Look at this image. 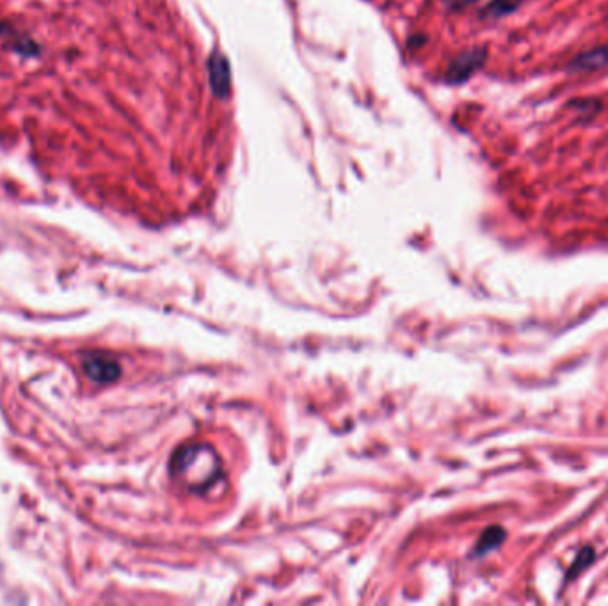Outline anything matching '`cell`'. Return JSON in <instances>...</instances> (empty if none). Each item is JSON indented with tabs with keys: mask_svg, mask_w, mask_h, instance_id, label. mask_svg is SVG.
<instances>
[{
	"mask_svg": "<svg viewBox=\"0 0 608 606\" xmlns=\"http://www.w3.org/2000/svg\"><path fill=\"white\" fill-rule=\"evenodd\" d=\"M173 475L184 480L192 489H207L221 475V461L214 448L207 445H189L180 448L173 457Z\"/></svg>",
	"mask_w": 608,
	"mask_h": 606,
	"instance_id": "obj_1",
	"label": "cell"
},
{
	"mask_svg": "<svg viewBox=\"0 0 608 606\" xmlns=\"http://www.w3.org/2000/svg\"><path fill=\"white\" fill-rule=\"evenodd\" d=\"M84 372L98 384L114 383L121 375L120 363L107 354H89L84 359Z\"/></svg>",
	"mask_w": 608,
	"mask_h": 606,
	"instance_id": "obj_2",
	"label": "cell"
},
{
	"mask_svg": "<svg viewBox=\"0 0 608 606\" xmlns=\"http://www.w3.org/2000/svg\"><path fill=\"white\" fill-rule=\"evenodd\" d=\"M486 61V48H473L470 52H464L463 56L457 57L448 68L447 79L450 84H463L479 70Z\"/></svg>",
	"mask_w": 608,
	"mask_h": 606,
	"instance_id": "obj_3",
	"label": "cell"
},
{
	"mask_svg": "<svg viewBox=\"0 0 608 606\" xmlns=\"http://www.w3.org/2000/svg\"><path fill=\"white\" fill-rule=\"evenodd\" d=\"M608 66V45L585 50L582 54L573 57L568 64V72L591 73L603 70Z\"/></svg>",
	"mask_w": 608,
	"mask_h": 606,
	"instance_id": "obj_4",
	"label": "cell"
},
{
	"mask_svg": "<svg viewBox=\"0 0 608 606\" xmlns=\"http://www.w3.org/2000/svg\"><path fill=\"white\" fill-rule=\"evenodd\" d=\"M210 84L214 93L219 98H226L230 95V88H232V75H230V64L226 61V57L223 54H212L210 57Z\"/></svg>",
	"mask_w": 608,
	"mask_h": 606,
	"instance_id": "obj_5",
	"label": "cell"
},
{
	"mask_svg": "<svg viewBox=\"0 0 608 606\" xmlns=\"http://www.w3.org/2000/svg\"><path fill=\"white\" fill-rule=\"evenodd\" d=\"M505 530L502 527H491L482 534L479 544L475 546V555H486L496 550L505 541Z\"/></svg>",
	"mask_w": 608,
	"mask_h": 606,
	"instance_id": "obj_6",
	"label": "cell"
},
{
	"mask_svg": "<svg viewBox=\"0 0 608 606\" xmlns=\"http://www.w3.org/2000/svg\"><path fill=\"white\" fill-rule=\"evenodd\" d=\"M571 109L576 112L578 120L582 123L592 121L594 118H598V114L601 111L600 100H594V98H582V100H573L571 102Z\"/></svg>",
	"mask_w": 608,
	"mask_h": 606,
	"instance_id": "obj_7",
	"label": "cell"
},
{
	"mask_svg": "<svg viewBox=\"0 0 608 606\" xmlns=\"http://www.w3.org/2000/svg\"><path fill=\"white\" fill-rule=\"evenodd\" d=\"M521 0H491L488 8L484 9V15L488 18H502L511 15L516 9L520 8Z\"/></svg>",
	"mask_w": 608,
	"mask_h": 606,
	"instance_id": "obj_8",
	"label": "cell"
},
{
	"mask_svg": "<svg viewBox=\"0 0 608 606\" xmlns=\"http://www.w3.org/2000/svg\"><path fill=\"white\" fill-rule=\"evenodd\" d=\"M594 559H596V553H594L591 546H587L584 550L578 551V555H576L575 560H573V564L569 567L566 578H568V580H575L576 576L580 575L582 571H585L587 567L591 566L592 560Z\"/></svg>",
	"mask_w": 608,
	"mask_h": 606,
	"instance_id": "obj_9",
	"label": "cell"
},
{
	"mask_svg": "<svg viewBox=\"0 0 608 606\" xmlns=\"http://www.w3.org/2000/svg\"><path fill=\"white\" fill-rule=\"evenodd\" d=\"M443 2H445V6H447L448 9H452V11H461V9L472 6L473 2H477V0H443Z\"/></svg>",
	"mask_w": 608,
	"mask_h": 606,
	"instance_id": "obj_10",
	"label": "cell"
}]
</instances>
